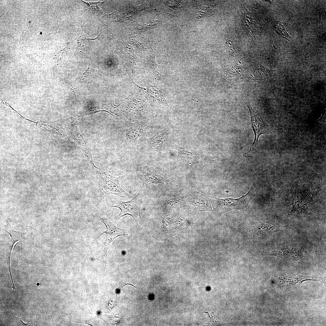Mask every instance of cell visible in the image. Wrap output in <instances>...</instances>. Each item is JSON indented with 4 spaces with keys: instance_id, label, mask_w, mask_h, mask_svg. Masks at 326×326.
<instances>
[{
    "instance_id": "cell-1",
    "label": "cell",
    "mask_w": 326,
    "mask_h": 326,
    "mask_svg": "<svg viewBox=\"0 0 326 326\" xmlns=\"http://www.w3.org/2000/svg\"><path fill=\"white\" fill-rule=\"evenodd\" d=\"M94 169L97 179L101 200H103L107 196L111 194L123 198L132 197L121 187L120 184V177L113 176L96 167Z\"/></svg>"
},
{
    "instance_id": "cell-2",
    "label": "cell",
    "mask_w": 326,
    "mask_h": 326,
    "mask_svg": "<svg viewBox=\"0 0 326 326\" xmlns=\"http://www.w3.org/2000/svg\"><path fill=\"white\" fill-rule=\"evenodd\" d=\"M143 201V197L139 192L131 200L126 202H121L117 205L112 206L119 208L120 212L116 217L117 219L127 215L130 216L137 224L142 220L141 216V208Z\"/></svg>"
},
{
    "instance_id": "cell-3",
    "label": "cell",
    "mask_w": 326,
    "mask_h": 326,
    "mask_svg": "<svg viewBox=\"0 0 326 326\" xmlns=\"http://www.w3.org/2000/svg\"><path fill=\"white\" fill-rule=\"evenodd\" d=\"M167 175L159 171L152 166L140 167L138 168L137 177L146 187L152 184H164L170 181Z\"/></svg>"
},
{
    "instance_id": "cell-4",
    "label": "cell",
    "mask_w": 326,
    "mask_h": 326,
    "mask_svg": "<svg viewBox=\"0 0 326 326\" xmlns=\"http://www.w3.org/2000/svg\"><path fill=\"white\" fill-rule=\"evenodd\" d=\"M250 191L245 195L238 198H227L225 199L216 198V210L223 214L233 209L242 210L245 209L251 199Z\"/></svg>"
},
{
    "instance_id": "cell-5",
    "label": "cell",
    "mask_w": 326,
    "mask_h": 326,
    "mask_svg": "<svg viewBox=\"0 0 326 326\" xmlns=\"http://www.w3.org/2000/svg\"><path fill=\"white\" fill-rule=\"evenodd\" d=\"M248 107L251 117V124L254 135V139L249 151L246 154H248L251 150L253 146L256 145L260 136L264 134L271 133L269 127L262 117L252 109L249 104H246Z\"/></svg>"
},
{
    "instance_id": "cell-6",
    "label": "cell",
    "mask_w": 326,
    "mask_h": 326,
    "mask_svg": "<svg viewBox=\"0 0 326 326\" xmlns=\"http://www.w3.org/2000/svg\"><path fill=\"white\" fill-rule=\"evenodd\" d=\"M101 220L106 227V230L100 234L96 239L103 234L104 233H106V238L102 252L103 255L107 257V252L113 240L119 236H127L128 235V232L127 230L121 229L116 227L107 218L103 217Z\"/></svg>"
},
{
    "instance_id": "cell-7",
    "label": "cell",
    "mask_w": 326,
    "mask_h": 326,
    "mask_svg": "<svg viewBox=\"0 0 326 326\" xmlns=\"http://www.w3.org/2000/svg\"><path fill=\"white\" fill-rule=\"evenodd\" d=\"M270 252V254L286 260H301L307 257L301 250L297 248L281 247Z\"/></svg>"
},
{
    "instance_id": "cell-8",
    "label": "cell",
    "mask_w": 326,
    "mask_h": 326,
    "mask_svg": "<svg viewBox=\"0 0 326 326\" xmlns=\"http://www.w3.org/2000/svg\"><path fill=\"white\" fill-rule=\"evenodd\" d=\"M169 133V128L166 126L150 138L149 142L150 148L159 152L163 151L165 149Z\"/></svg>"
},
{
    "instance_id": "cell-9",
    "label": "cell",
    "mask_w": 326,
    "mask_h": 326,
    "mask_svg": "<svg viewBox=\"0 0 326 326\" xmlns=\"http://www.w3.org/2000/svg\"><path fill=\"white\" fill-rule=\"evenodd\" d=\"M177 150L181 161L185 166H192L203 158V155L200 152L182 148H179Z\"/></svg>"
},
{
    "instance_id": "cell-10",
    "label": "cell",
    "mask_w": 326,
    "mask_h": 326,
    "mask_svg": "<svg viewBox=\"0 0 326 326\" xmlns=\"http://www.w3.org/2000/svg\"><path fill=\"white\" fill-rule=\"evenodd\" d=\"M319 281L320 280L309 276L303 275H283L279 278V285L282 287H287L301 284L305 281Z\"/></svg>"
},
{
    "instance_id": "cell-11",
    "label": "cell",
    "mask_w": 326,
    "mask_h": 326,
    "mask_svg": "<svg viewBox=\"0 0 326 326\" xmlns=\"http://www.w3.org/2000/svg\"><path fill=\"white\" fill-rule=\"evenodd\" d=\"M145 126L140 123L131 125L125 129V135L126 139L137 145L138 139L145 132Z\"/></svg>"
},
{
    "instance_id": "cell-12",
    "label": "cell",
    "mask_w": 326,
    "mask_h": 326,
    "mask_svg": "<svg viewBox=\"0 0 326 326\" xmlns=\"http://www.w3.org/2000/svg\"><path fill=\"white\" fill-rule=\"evenodd\" d=\"M273 71L262 66H258L253 72L252 78L261 81L269 76Z\"/></svg>"
},
{
    "instance_id": "cell-13",
    "label": "cell",
    "mask_w": 326,
    "mask_h": 326,
    "mask_svg": "<svg viewBox=\"0 0 326 326\" xmlns=\"http://www.w3.org/2000/svg\"><path fill=\"white\" fill-rule=\"evenodd\" d=\"M225 74L229 80H234L241 75L240 69L237 66H230L227 69Z\"/></svg>"
},
{
    "instance_id": "cell-14",
    "label": "cell",
    "mask_w": 326,
    "mask_h": 326,
    "mask_svg": "<svg viewBox=\"0 0 326 326\" xmlns=\"http://www.w3.org/2000/svg\"><path fill=\"white\" fill-rule=\"evenodd\" d=\"M225 44L227 50L231 55L235 56L239 54V49L236 44L233 41L228 40L226 41Z\"/></svg>"
},
{
    "instance_id": "cell-15",
    "label": "cell",
    "mask_w": 326,
    "mask_h": 326,
    "mask_svg": "<svg viewBox=\"0 0 326 326\" xmlns=\"http://www.w3.org/2000/svg\"><path fill=\"white\" fill-rule=\"evenodd\" d=\"M15 318L19 320L21 322V324L24 326H27L29 324V323H25L22 321L21 320V318L18 317H15Z\"/></svg>"
},
{
    "instance_id": "cell-16",
    "label": "cell",
    "mask_w": 326,
    "mask_h": 326,
    "mask_svg": "<svg viewBox=\"0 0 326 326\" xmlns=\"http://www.w3.org/2000/svg\"><path fill=\"white\" fill-rule=\"evenodd\" d=\"M128 283H126V284H124V285H123V286H122V287H123L124 286H125V285H128V284H129V285H131V286H133V287H134L135 288H136V287H135V286H134V285H133V284H131V283H130V282H129V279L128 280Z\"/></svg>"
}]
</instances>
